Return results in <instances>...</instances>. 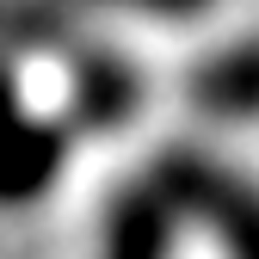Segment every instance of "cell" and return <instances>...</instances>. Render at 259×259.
Returning <instances> with one entry per match:
<instances>
[{
    "mask_svg": "<svg viewBox=\"0 0 259 259\" xmlns=\"http://www.w3.org/2000/svg\"><path fill=\"white\" fill-rule=\"evenodd\" d=\"M148 185L167 198L173 216L210 222V229L222 235V247H229V259H259V210H253V191L235 173H222L216 160L191 154V148H173L154 167Z\"/></svg>",
    "mask_w": 259,
    "mask_h": 259,
    "instance_id": "1",
    "label": "cell"
},
{
    "mask_svg": "<svg viewBox=\"0 0 259 259\" xmlns=\"http://www.w3.org/2000/svg\"><path fill=\"white\" fill-rule=\"evenodd\" d=\"M68 167V130L25 105L13 68L0 62V204H37Z\"/></svg>",
    "mask_w": 259,
    "mask_h": 259,
    "instance_id": "2",
    "label": "cell"
},
{
    "mask_svg": "<svg viewBox=\"0 0 259 259\" xmlns=\"http://www.w3.org/2000/svg\"><path fill=\"white\" fill-rule=\"evenodd\" d=\"M173 210L154 185H130L105 216V247L99 259H173Z\"/></svg>",
    "mask_w": 259,
    "mask_h": 259,
    "instance_id": "3",
    "label": "cell"
},
{
    "mask_svg": "<svg viewBox=\"0 0 259 259\" xmlns=\"http://www.w3.org/2000/svg\"><path fill=\"white\" fill-rule=\"evenodd\" d=\"M136 93H142L136 74H130L117 56H87L80 68H74V111H80V123H93V130H117V123H130Z\"/></svg>",
    "mask_w": 259,
    "mask_h": 259,
    "instance_id": "4",
    "label": "cell"
},
{
    "mask_svg": "<svg viewBox=\"0 0 259 259\" xmlns=\"http://www.w3.org/2000/svg\"><path fill=\"white\" fill-rule=\"evenodd\" d=\"M191 93H198V105H210L216 117H253V105H259V62H253V44L222 50L210 68L191 80Z\"/></svg>",
    "mask_w": 259,
    "mask_h": 259,
    "instance_id": "5",
    "label": "cell"
},
{
    "mask_svg": "<svg viewBox=\"0 0 259 259\" xmlns=\"http://www.w3.org/2000/svg\"><path fill=\"white\" fill-rule=\"evenodd\" d=\"M68 37L74 25L50 0H0V44L7 50H62Z\"/></svg>",
    "mask_w": 259,
    "mask_h": 259,
    "instance_id": "6",
    "label": "cell"
},
{
    "mask_svg": "<svg viewBox=\"0 0 259 259\" xmlns=\"http://www.w3.org/2000/svg\"><path fill=\"white\" fill-rule=\"evenodd\" d=\"M117 7H136V13H160V19H191V13H204L210 0H117Z\"/></svg>",
    "mask_w": 259,
    "mask_h": 259,
    "instance_id": "7",
    "label": "cell"
}]
</instances>
